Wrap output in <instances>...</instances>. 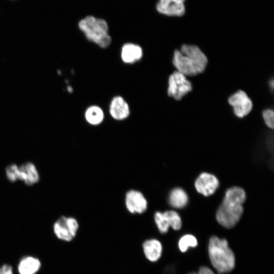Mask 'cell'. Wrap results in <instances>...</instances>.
I'll return each mask as SVG.
<instances>
[{
  "label": "cell",
  "mask_w": 274,
  "mask_h": 274,
  "mask_svg": "<svg viewBox=\"0 0 274 274\" xmlns=\"http://www.w3.org/2000/svg\"><path fill=\"white\" fill-rule=\"evenodd\" d=\"M246 193L239 187L228 189L216 215L218 222L226 228H231L238 223L244 211Z\"/></svg>",
  "instance_id": "6da1fadb"
},
{
  "label": "cell",
  "mask_w": 274,
  "mask_h": 274,
  "mask_svg": "<svg viewBox=\"0 0 274 274\" xmlns=\"http://www.w3.org/2000/svg\"><path fill=\"white\" fill-rule=\"evenodd\" d=\"M172 62L177 71L185 76H193L204 71L208 58L197 46L184 44L174 51Z\"/></svg>",
  "instance_id": "7a4b0ae2"
},
{
  "label": "cell",
  "mask_w": 274,
  "mask_h": 274,
  "mask_svg": "<svg viewBox=\"0 0 274 274\" xmlns=\"http://www.w3.org/2000/svg\"><path fill=\"white\" fill-rule=\"evenodd\" d=\"M208 251L212 266L219 273H225L233 270L235 257L227 241L213 235L210 238Z\"/></svg>",
  "instance_id": "3957f363"
},
{
  "label": "cell",
  "mask_w": 274,
  "mask_h": 274,
  "mask_svg": "<svg viewBox=\"0 0 274 274\" xmlns=\"http://www.w3.org/2000/svg\"><path fill=\"white\" fill-rule=\"evenodd\" d=\"M79 29L89 41L102 49L109 47L112 38L109 33L107 22L102 18L88 15L78 22Z\"/></svg>",
  "instance_id": "277c9868"
},
{
  "label": "cell",
  "mask_w": 274,
  "mask_h": 274,
  "mask_svg": "<svg viewBox=\"0 0 274 274\" xmlns=\"http://www.w3.org/2000/svg\"><path fill=\"white\" fill-rule=\"evenodd\" d=\"M79 229L78 221L72 217L62 216L55 221L53 225L55 236L65 242H72L77 236Z\"/></svg>",
  "instance_id": "5b68a950"
},
{
  "label": "cell",
  "mask_w": 274,
  "mask_h": 274,
  "mask_svg": "<svg viewBox=\"0 0 274 274\" xmlns=\"http://www.w3.org/2000/svg\"><path fill=\"white\" fill-rule=\"evenodd\" d=\"M191 83L182 73L176 71L170 74L168 80L167 95L176 100H180L191 91Z\"/></svg>",
  "instance_id": "8992f818"
},
{
  "label": "cell",
  "mask_w": 274,
  "mask_h": 274,
  "mask_svg": "<svg viewBox=\"0 0 274 274\" xmlns=\"http://www.w3.org/2000/svg\"><path fill=\"white\" fill-rule=\"evenodd\" d=\"M228 101L232 107L234 114L239 118H243L249 114L253 107L252 100L242 90H239L231 95Z\"/></svg>",
  "instance_id": "52a82bcc"
},
{
  "label": "cell",
  "mask_w": 274,
  "mask_h": 274,
  "mask_svg": "<svg viewBox=\"0 0 274 274\" xmlns=\"http://www.w3.org/2000/svg\"><path fill=\"white\" fill-rule=\"evenodd\" d=\"M125 204L128 211L131 214L144 213L148 207V202L145 196L136 190H130L126 193Z\"/></svg>",
  "instance_id": "ba28073f"
},
{
  "label": "cell",
  "mask_w": 274,
  "mask_h": 274,
  "mask_svg": "<svg viewBox=\"0 0 274 274\" xmlns=\"http://www.w3.org/2000/svg\"><path fill=\"white\" fill-rule=\"evenodd\" d=\"M219 185L218 179L208 173H201L196 179L194 186L197 191L204 196L212 195Z\"/></svg>",
  "instance_id": "9c48e42d"
},
{
  "label": "cell",
  "mask_w": 274,
  "mask_h": 274,
  "mask_svg": "<svg viewBox=\"0 0 274 274\" xmlns=\"http://www.w3.org/2000/svg\"><path fill=\"white\" fill-rule=\"evenodd\" d=\"M185 0H158L156 5L157 11L167 16L180 17L185 12Z\"/></svg>",
  "instance_id": "30bf717a"
},
{
  "label": "cell",
  "mask_w": 274,
  "mask_h": 274,
  "mask_svg": "<svg viewBox=\"0 0 274 274\" xmlns=\"http://www.w3.org/2000/svg\"><path fill=\"white\" fill-rule=\"evenodd\" d=\"M141 249L144 258L149 262L155 263L159 260L163 253L161 242L156 238H149L142 243Z\"/></svg>",
  "instance_id": "8fae6325"
},
{
  "label": "cell",
  "mask_w": 274,
  "mask_h": 274,
  "mask_svg": "<svg viewBox=\"0 0 274 274\" xmlns=\"http://www.w3.org/2000/svg\"><path fill=\"white\" fill-rule=\"evenodd\" d=\"M111 116L116 120H123L128 117L130 108L128 102L120 95H116L111 99L109 108Z\"/></svg>",
  "instance_id": "7c38bea8"
},
{
  "label": "cell",
  "mask_w": 274,
  "mask_h": 274,
  "mask_svg": "<svg viewBox=\"0 0 274 274\" xmlns=\"http://www.w3.org/2000/svg\"><path fill=\"white\" fill-rule=\"evenodd\" d=\"M143 50L137 44L127 42L124 43L121 49L120 57L126 64H133L139 61L143 57Z\"/></svg>",
  "instance_id": "4fadbf2b"
},
{
  "label": "cell",
  "mask_w": 274,
  "mask_h": 274,
  "mask_svg": "<svg viewBox=\"0 0 274 274\" xmlns=\"http://www.w3.org/2000/svg\"><path fill=\"white\" fill-rule=\"evenodd\" d=\"M39 179V172L33 163L27 162L18 166V181L31 186L37 183Z\"/></svg>",
  "instance_id": "5bb4252c"
},
{
  "label": "cell",
  "mask_w": 274,
  "mask_h": 274,
  "mask_svg": "<svg viewBox=\"0 0 274 274\" xmlns=\"http://www.w3.org/2000/svg\"><path fill=\"white\" fill-rule=\"evenodd\" d=\"M41 267V262L37 257L28 255L23 257L19 261L17 270L19 274H36Z\"/></svg>",
  "instance_id": "9a60e30c"
},
{
  "label": "cell",
  "mask_w": 274,
  "mask_h": 274,
  "mask_svg": "<svg viewBox=\"0 0 274 274\" xmlns=\"http://www.w3.org/2000/svg\"><path fill=\"white\" fill-rule=\"evenodd\" d=\"M84 117L89 124L94 126L98 125L104 120V112L99 106L91 105L86 109Z\"/></svg>",
  "instance_id": "2e32d148"
},
{
  "label": "cell",
  "mask_w": 274,
  "mask_h": 274,
  "mask_svg": "<svg viewBox=\"0 0 274 274\" xmlns=\"http://www.w3.org/2000/svg\"><path fill=\"white\" fill-rule=\"evenodd\" d=\"M188 198L185 191L180 188H176L172 190L168 197V201L171 206L175 208L181 209L185 207Z\"/></svg>",
  "instance_id": "e0dca14e"
},
{
  "label": "cell",
  "mask_w": 274,
  "mask_h": 274,
  "mask_svg": "<svg viewBox=\"0 0 274 274\" xmlns=\"http://www.w3.org/2000/svg\"><path fill=\"white\" fill-rule=\"evenodd\" d=\"M198 245V241L195 236L187 234L180 237L178 241V248L183 253L186 252L189 248H195Z\"/></svg>",
  "instance_id": "ac0fdd59"
},
{
  "label": "cell",
  "mask_w": 274,
  "mask_h": 274,
  "mask_svg": "<svg viewBox=\"0 0 274 274\" xmlns=\"http://www.w3.org/2000/svg\"><path fill=\"white\" fill-rule=\"evenodd\" d=\"M154 220L160 233L164 234L168 232L170 225L163 212H156L154 216Z\"/></svg>",
  "instance_id": "d6986e66"
},
{
  "label": "cell",
  "mask_w": 274,
  "mask_h": 274,
  "mask_svg": "<svg viewBox=\"0 0 274 274\" xmlns=\"http://www.w3.org/2000/svg\"><path fill=\"white\" fill-rule=\"evenodd\" d=\"M165 215L170 227L175 230H180L182 226V220L177 212L175 211L170 210L163 212Z\"/></svg>",
  "instance_id": "ffe728a7"
},
{
  "label": "cell",
  "mask_w": 274,
  "mask_h": 274,
  "mask_svg": "<svg viewBox=\"0 0 274 274\" xmlns=\"http://www.w3.org/2000/svg\"><path fill=\"white\" fill-rule=\"evenodd\" d=\"M6 175L11 182L18 181V166L14 163L8 165L6 168Z\"/></svg>",
  "instance_id": "44dd1931"
},
{
  "label": "cell",
  "mask_w": 274,
  "mask_h": 274,
  "mask_svg": "<svg viewBox=\"0 0 274 274\" xmlns=\"http://www.w3.org/2000/svg\"><path fill=\"white\" fill-rule=\"evenodd\" d=\"M264 121L267 127L273 129L274 127L273 111L271 109H266L262 112Z\"/></svg>",
  "instance_id": "7402d4cb"
},
{
  "label": "cell",
  "mask_w": 274,
  "mask_h": 274,
  "mask_svg": "<svg viewBox=\"0 0 274 274\" xmlns=\"http://www.w3.org/2000/svg\"><path fill=\"white\" fill-rule=\"evenodd\" d=\"M188 274H215L210 267L207 266H200L197 272H191Z\"/></svg>",
  "instance_id": "603a6c76"
},
{
  "label": "cell",
  "mask_w": 274,
  "mask_h": 274,
  "mask_svg": "<svg viewBox=\"0 0 274 274\" xmlns=\"http://www.w3.org/2000/svg\"><path fill=\"white\" fill-rule=\"evenodd\" d=\"M0 274H14L12 266L8 264H4L0 266Z\"/></svg>",
  "instance_id": "cb8c5ba5"
},
{
  "label": "cell",
  "mask_w": 274,
  "mask_h": 274,
  "mask_svg": "<svg viewBox=\"0 0 274 274\" xmlns=\"http://www.w3.org/2000/svg\"><path fill=\"white\" fill-rule=\"evenodd\" d=\"M13 1H14V0H13ZM14 1H15V0H14Z\"/></svg>",
  "instance_id": "d4e9b609"
}]
</instances>
